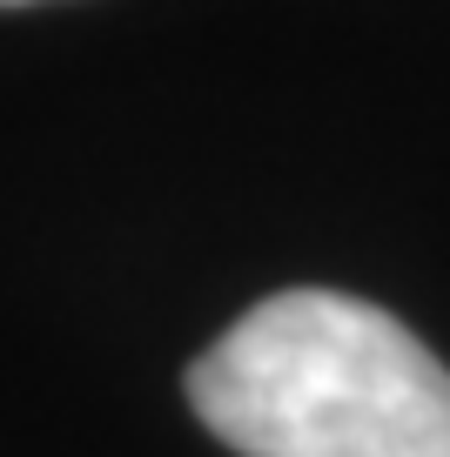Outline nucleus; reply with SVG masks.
<instances>
[{"label": "nucleus", "mask_w": 450, "mask_h": 457, "mask_svg": "<svg viewBox=\"0 0 450 457\" xmlns=\"http://www.w3.org/2000/svg\"><path fill=\"white\" fill-rule=\"evenodd\" d=\"M188 397L242 457H450V370L343 289L255 303L188 370Z\"/></svg>", "instance_id": "f257e3e1"}, {"label": "nucleus", "mask_w": 450, "mask_h": 457, "mask_svg": "<svg viewBox=\"0 0 450 457\" xmlns=\"http://www.w3.org/2000/svg\"><path fill=\"white\" fill-rule=\"evenodd\" d=\"M0 7H28V0H0Z\"/></svg>", "instance_id": "f03ea898"}]
</instances>
